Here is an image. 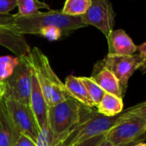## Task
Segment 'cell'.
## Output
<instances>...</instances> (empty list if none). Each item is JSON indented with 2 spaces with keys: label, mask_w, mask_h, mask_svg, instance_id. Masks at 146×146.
<instances>
[{
  "label": "cell",
  "mask_w": 146,
  "mask_h": 146,
  "mask_svg": "<svg viewBox=\"0 0 146 146\" xmlns=\"http://www.w3.org/2000/svg\"><path fill=\"white\" fill-rule=\"evenodd\" d=\"M49 26L60 29L64 35H70L77 29L87 27L80 17H70L63 14L61 11L50 10L28 17L15 14L14 23L10 29L23 35H38L41 29Z\"/></svg>",
  "instance_id": "cell-1"
},
{
  "label": "cell",
  "mask_w": 146,
  "mask_h": 146,
  "mask_svg": "<svg viewBox=\"0 0 146 146\" xmlns=\"http://www.w3.org/2000/svg\"><path fill=\"white\" fill-rule=\"evenodd\" d=\"M27 58L35 70L41 91L48 107L56 105L68 97L64 84L53 71L49 59L39 47L31 49Z\"/></svg>",
  "instance_id": "cell-2"
},
{
  "label": "cell",
  "mask_w": 146,
  "mask_h": 146,
  "mask_svg": "<svg viewBox=\"0 0 146 146\" xmlns=\"http://www.w3.org/2000/svg\"><path fill=\"white\" fill-rule=\"evenodd\" d=\"M125 118L123 112L116 116L108 117L94 111L77 125L61 135L53 146H75L93 137L107 133Z\"/></svg>",
  "instance_id": "cell-3"
},
{
  "label": "cell",
  "mask_w": 146,
  "mask_h": 146,
  "mask_svg": "<svg viewBox=\"0 0 146 146\" xmlns=\"http://www.w3.org/2000/svg\"><path fill=\"white\" fill-rule=\"evenodd\" d=\"M94 111L75 99L68 97L64 101L48 107V127L52 131L53 146L56 140L70 130Z\"/></svg>",
  "instance_id": "cell-4"
},
{
  "label": "cell",
  "mask_w": 146,
  "mask_h": 146,
  "mask_svg": "<svg viewBox=\"0 0 146 146\" xmlns=\"http://www.w3.org/2000/svg\"><path fill=\"white\" fill-rule=\"evenodd\" d=\"M3 99H12L30 107L32 67L27 56L18 57V64L10 78L3 81Z\"/></svg>",
  "instance_id": "cell-5"
},
{
  "label": "cell",
  "mask_w": 146,
  "mask_h": 146,
  "mask_svg": "<svg viewBox=\"0 0 146 146\" xmlns=\"http://www.w3.org/2000/svg\"><path fill=\"white\" fill-rule=\"evenodd\" d=\"M145 137L146 119L137 116H125L106 133V138L113 146H125L136 141H143Z\"/></svg>",
  "instance_id": "cell-6"
},
{
  "label": "cell",
  "mask_w": 146,
  "mask_h": 146,
  "mask_svg": "<svg viewBox=\"0 0 146 146\" xmlns=\"http://www.w3.org/2000/svg\"><path fill=\"white\" fill-rule=\"evenodd\" d=\"M99 63L108 70H109L118 79L121 92L125 96L128 81L133 73L138 70L143 63V58L137 54L128 56H119L108 54Z\"/></svg>",
  "instance_id": "cell-7"
},
{
  "label": "cell",
  "mask_w": 146,
  "mask_h": 146,
  "mask_svg": "<svg viewBox=\"0 0 146 146\" xmlns=\"http://www.w3.org/2000/svg\"><path fill=\"white\" fill-rule=\"evenodd\" d=\"M115 16L110 0H91V5L80 17L84 23L96 27L107 38L113 30Z\"/></svg>",
  "instance_id": "cell-8"
},
{
  "label": "cell",
  "mask_w": 146,
  "mask_h": 146,
  "mask_svg": "<svg viewBox=\"0 0 146 146\" xmlns=\"http://www.w3.org/2000/svg\"><path fill=\"white\" fill-rule=\"evenodd\" d=\"M4 101L17 130L36 143L40 131L30 107L12 99Z\"/></svg>",
  "instance_id": "cell-9"
},
{
  "label": "cell",
  "mask_w": 146,
  "mask_h": 146,
  "mask_svg": "<svg viewBox=\"0 0 146 146\" xmlns=\"http://www.w3.org/2000/svg\"><path fill=\"white\" fill-rule=\"evenodd\" d=\"M32 67V66H31ZM30 108L36 119L40 131L48 127V106L41 91L37 77L32 68V85L30 95Z\"/></svg>",
  "instance_id": "cell-10"
},
{
  "label": "cell",
  "mask_w": 146,
  "mask_h": 146,
  "mask_svg": "<svg viewBox=\"0 0 146 146\" xmlns=\"http://www.w3.org/2000/svg\"><path fill=\"white\" fill-rule=\"evenodd\" d=\"M0 46L12 52L17 57L27 56L31 51L23 35L18 34L4 25H0Z\"/></svg>",
  "instance_id": "cell-11"
},
{
  "label": "cell",
  "mask_w": 146,
  "mask_h": 146,
  "mask_svg": "<svg viewBox=\"0 0 146 146\" xmlns=\"http://www.w3.org/2000/svg\"><path fill=\"white\" fill-rule=\"evenodd\" d=\"M107 40L108 54L128 56L135 54L137 51V46L123 29L113 30L107 37Z\"/></svg>",
  "instance_id": "cell-12"
},
{
  "label": "cell",
  "mask_w": 146,
  "mask_h": 146,
  "mask_svg": "<svg viewBox=\"0 0 146 146\" xmlns=\"http://www.w3.org/2000/svg\"><path fill=\"white\" fill-rule=\"evenodd\" d=\"M20 134L11 118L4 99L0 98V146H15Z\"/></svg>",
  "instance_id": "cell-13"
},
{
  "label": "cell",
  "mask_w": 146,
  "mask_h": 146,
  "mask_svg": "<svg viewBox=\"0 0 146 146\" xmlns=\"http://www.w3.org/2000/svg\"><path fill=\"white\" fill-rule=\"evenodd\" d=\"M106 93L114 95L119 98L124 97L118 79L114 77L113 73L103 67L99 62L95 65L93 73L90 77Z\"/></svg>",
  "instance_id": "cell-14"
},
{
  "label": "cell",
  "mask_w": 146,
  "mask_h": 146,
  "mask_svg": "<svg viewBox=\"0 0 146 146\" xmlns=\"http://www.w3.org/2000/svg\"><path fill=\"white\" fill-rule=\"evenodd\" d=\"M64 87L69 94V96L80 102L81 104L88 107L93 108V105L89 98L87 90L81 80V78H78L73 75H70L66 78Z\"/></svg>",
  "instance_id": "cell-15"
},
{
  "label": "cell",
  "mask_w": 146,
  "mask_h": 146,
  "mask_svg": "<svg viewBox=\"0 0 146 146\" xmlns=\"http://www.w3.org/2000/svg\"><path fill=\"white\" fill-rule=\"evenodd\" d=\"M97 113L108 117H113L123 111V99L114 95L106 93L96 106Z\"/></svg>",
  "instance_id": "cell-16"
},
{
  "label": "cell",
  "mask_w": 146,
  "mask_h": 146,
  "mask_svg": "<svg viewBox=\"0 0 146 146\" xmlns=\"http://www.w3.org/2000/svg\"><path fill=\"white\" fill-rule=\"evenodd\" d=\"M90 5L91 0H65L61 11L67 16L81 17L86 13Z\"/></svg>",
  "instance_id": "cell-17"
},
{
  "label": "cell",
  "mask_w": 146,
  "mask_h": 146,
  "mask_svg": "<svg viewBox=\"0 0 146 146\" xmlns=\"http://www.w3.org/2000/svg\"><path fill=\"white\" fill-rule=\"evenodd\" d=\"M18 15L23 17L32 16L40 12L42 9L49 10L50 7L47 4L40 0H17Z\"/></svg>",
  "instance_id": "cell-18"
},
{
  "label": "cell",
  "mask_w": 146,
  "mask_h": 146,
  "mask_svg": "<svg viewBox=\"0 0 146 146\" xmlns=\"http://www.w3.org/2000/svg\"><path fill=\"white\" fill-rule=\"evenodd\" d=\"M81 80L87 90L89 98L93 107H96L102 101L105 91L91 78L81 77Z\"/></svg>",
  "instance_id": "cell-19"
},
{
  "label": "cell",
  "mask_w": 146,
  "mask_h": 146,
  "mask_svg": "<svg viewBox=\"0 0 146 146\" xmlns=\"http://www.w3.org/2000/svg\"><path fill=\"white\" fill-rule=\"evenodd\" d=\"M17 64L18 57L0 56V82L5 81L11 76Z\"/></svg>",
  "instance_id": "cell-20"
},
{
  "label": "cell",
  "mask_w": 146,
  "mask_h": 146,
  "mask_svg": "<svg viewBox=\"0 0 146 146\" xmlns=\"http://www.w3.org/2000/svg\"><path fill=\"white\" fill-rule=\"evenodd\" d=\"M39 35H41L45 37L46 39L49 40H58L61 38L63 32L60 29L54 27V26H49V27H45L41 29L39 33Z\"/></svg>",
  "instance_id": "cell-21"
},
{
  "label": "cell",
  "mask_w": 146,
  "mask_h": 146,
  "mask_svg": "<svg viewBox=\"0 0 146 146\" xmlns=\"http://www.w3.org/2000/svg\"><path fill=\"white\" fill-rule=\"evenodd\" d=\"M125 116H137L146 119V102L137 104L123 112Z\"/></svg>",
  "instance_id": "cell-22"
},
{
  "label": "cell",
  "mask_w": 146,
  "mask_h": 146,
  "mask_svg": "<svg viewBox=\"0 0 146 146\" xmlns=\"http://www.w3.org/2000/svg\"><path fill=\"white\" fill-rule=\"evenodd\" d=\"M17 6V0H0V15L9 14Z\"/></svg>",
  "instance_id": "cell-23"
},
{
  "label": "cell",
  "mask_w": 146,
  "mask_h": 146,
  "mask_svg": "<svg viewBox=\"0 0 146 146\" xmlns=\"http://www.w3.org/2000/svg\"><path fill=\"white\" fill-rule=\"evenodd\" d=\"M105 137H106V133H103V134L93 137L88 140H85L75 146H98Z\"/></svg>",
  "instance_id": "cell-24"
},
{
  "label": "cell",
  "mask_w": 146,
  "mask_h": 146,
  "mask_svg": "<svg viewBox=\"0 0 146 146\" xmlns=\"http://www.w3.org/2000/svg\"><path fill=\"white\" fill-rule=\"evenodd\" d=\"M137 52L143 58V63L139 69L143 74H144V73H146V42L137 46Z\"/></svg>",
  "instance_id": "cell-25"
},
{
  "label": "cell",
  "mask_w": 146,
  "mask_h": 146,
  "mask_svg": "<svg viewBox=\"0 0 146 146\" xmlns=\"http://www.w3.org/2000/svg\"><path fill=\"white\" fill-rule=\"evenodd\" d=\"M15 146H36V143L28 136L21 133L15 143Z\"/></svg>",
  "instance_id": "cell-26"
},
{
  "label": "cell",
  "mask_w": 146,
  "mask_h": 146,
  "mask_svg": "<svg viewBox=\"0 0 146 146\" xmlns=\"http://www.w3.org/2000/svg\"><path fill=\"white\" fill-rule=\"evenodd\" d=\"M14 23V15L5 14V15H0V25H4L6 27L12 26Z\"/></svg>",
  "instance_id": "cell-27"
},
{
  "label": "cell",
  "mask_w": 146,
  "mask_h": 146,
  "mask_svg": "<svg viewBox=\"0 0 146 146\" xmlns=\"http://www.w3.org/2000/svg\"><path fill=\"white\" fill-rule=\"evenodd\" d=\"M98 146H113L112 144H111V143L105 137L103 140H102V142L98 145Z\"/></svg>",
  "instance_id": "cell-28"
},
{
  "label": "cell",
  "mask_w": 146,
  "mask_h": 146,
  "mask_svg": "<svg viewBox=\"0 0 146 146\" xmlns=\"http://www.w3.org/2000/svg\"><path fill=\"white\" fill-rule=\"evenodd\" d=\"M5 95V85L3 82H0V98H3Z\"/></svg>",
  "instance_id": "cell-29"
},
{
  "label": "cell",
  "mask_w": 146,
  "mask_h": 146,
  "mask_svg": "<svg viewBox=\"0 0 146 146\" xmlns=\"http://www.w3.org/2000/svg\"><path fill=\"white\" fill-rule=\"evenodd\" d=\"M133 146H146V143H143V141H139L136 143Z\"/></svg>",
  "instance_id": "cell-30"
},
{
  "label": "cell",
  "mask_w": 146,
  "mask_h": 146,
  "mask_svg": "<svg viewBox=\"0 0 146 146\" xmlns=\"http://www.w3.org/2000/svg\"><path fill=\"white\" fill-rule=\"evenodd\" d=\"M137 142H139V141H136V142H133V143H129V144H126V145H125V146H133L136 143H137Z\"/></svg>",
  "instance_id": "cell-31"
}]
</instances>
